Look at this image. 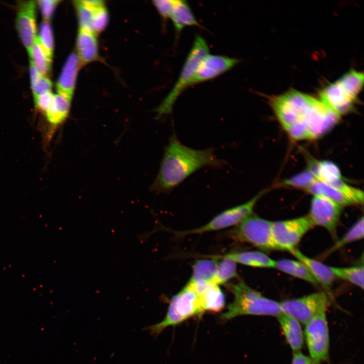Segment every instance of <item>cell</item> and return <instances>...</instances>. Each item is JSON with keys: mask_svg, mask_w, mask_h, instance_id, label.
<instances>
[{"mask_svg": "<svg viewBox=\"0 0 364 364\" xmlns=\"http://www.w3.org/2000/svg\"><path fill=\"white\" fill-rule=\"evenodd\" d=\"M268 102L284 129L295 140L320 138L340 117L320 98L293 88L269 97Z\"/></svg>", "mask_w": 364, "mask_h": 364, "instance_id": "obj_1", "label": "cell"}, {"mask_svg": "<svg viewBox=\"0 0 364 364\" xmlns=\"http://www.w3.org/2000/svg\"><path fill=\"white\" fill-rule=\"evenodd\" d=\"M225 163L217 158L213 148H191L183 144L173 133L164 150L151 189L156 193L170 192L198 170L207 166L221 167Z\"/></svg>", "mask_w": 364, "mask_h": 364, "instance_id": "obj_2", "label": "cell"}, {"mask_svg": "<svg viewBox=\"0 0 364 364\" xmlns=\"http://www.w3.org/2000/svg\"><path fill=\"white\" fill-rule=\"evenodd\" d=\"M233 301L229 304L221 319L227 321L241 315L277 316L281 312L279 302L268 298L240 281L231 287Z\"/></svg>", "mask_w": 364, "mask_h": 364, "instance_id": "obj_3", "label": "cell"}, {"mask_svg": "<svg viewBox=\"0 0 364 364\" xmlns=\"http://www.w3.org/2000/svg\"><path fill=\"white\" fill-rule=\"evenodd\" d=\"M363 85V73L350 69L322 89L319 98L341 116L353 109Z\"/></svg>", "mask_w": 364, "mask_h": 364, "instance_id": "obj_4", "label": "cell"}, {"mask_svg": "<svg viewBox=\"0 0 364 364\" xmlns=\"http://www.w3.org/2000/svg\"><path fill=\"white\" fill-rule=\"evenodd\" d=\"M199 294L187 284L178 293L171 298L167 312L162 321L145 327L154 336H157L169 326H175L188 319L202 316L205 312Z\"/></svg>", "mask_w": 364, "mask_h": 364, "instance_id": "obj_5", "label": "cell"}, {"mask_svg": "<svg viewBox=\"0 0 364 364\" xmlns=\"http://www.w3.org/2000/svg\"><path fill=\"white\" fill-rule=\"evenodd\" d=\"M209 54V48L206 41L201 35H197L177 80L169 93L155 110L157 118L171 112L177 99L188 88V83L195 75L199 64Z\"/></svg>", "mask_w": 364, "mask_h": 364, "instance_id": "obj_6", "label": "cell"}, {"mask_svg": "<svg viewBox=\"0 0 364 364\" xmlns=\"http://www.w3.org/2000/svg\"><path fill=\"white\" fill-rule=\"evenodd\" d=\"M236 240L253 245L262 250H277L272 234V221L252 214L232 230Z\"/></svg>", "mask_w": 364, "mask_h": 364, "instance_id": "obj_7", "label": "cell"}, {"mask_svg": "<svg viewBox=\"0 0 364 364\" xmlns=\"http://www.w3.org/2000/svg\"><path fill=\"white\" fill-rule=\"evenodd\" d=\"M329 303L328 296L324 292L279 302L282 313L304 325L317 314L326 311Z\"/></svg>", "mask_w": 364, "mask_h": 364, "instance_id": "obj_8", "label": "cell"}, {"mask_svg": "<svg viewBox=\"0 0 364 364\" xmlns=\"http://www.w3.org/2000/svg\"><path fill=\"white\" fill-rule=\"evenodd\" d=\"M263 194L264 191H262L248 201L221 212L201 227L189 231L177 232L176 234L181 236L199 234L237 225L253 214V210L256 202Z\"/></svg>", "mask_w": 364, "mask_h": 364, "instance_id": "obj_9", "label": "cell"}, {"mask_svg": "<svg viewBox=\"0 0 364 364\" xmlns=\"http://www.w3.org/2000/svg\"><path fill=\"white\" fill-rule=\"evenodd\" d=\"M314 226L308 215L272 221V234L277 250L291 252L303 236Z\"/></svg>", "mask_w": 364, "mask_h": 364, "instance_id": "obj_10", "label": "cell"}, {"mask_svg": "<svg viewBox=\"0 0 364 364\" xmlns=\"http://www.w3.org/2000/svg\"><path fill=\"white\" fill-rule=\"evenodd\" d=\"M304 335L310 357L317 364L327 361L329 356V334L326 311L305 325Z\"/></svg>", "mask_w": 364, "mask_h": 364, "instance_id": "obj_11", "label": "cell"}, {"mask_svg": "<svg viewBox=\"0 0 364 364\" xmlns=\"http://www.w3.org/2000/svg\"><path fill=\"white\" fill-rule=\"evenodd\" d=\"M342 207L328 198L314 195L308 216L314 226L325 228L335 238Z\"/></svg>", "mask_w": 364, "mask_h": 364, "instance_id": "obj_12", "label": "cell"}, {"mask_svg": "<svg viewBox=\"0 0 364 364\" xmlns=\"http://www.w3.org/2000/svg\"><path fill=\"white\" fill-rule=\"evenodd\" d=\"M239 59L219 55H207L199 64L188 87L212 79L234 68Z\"/></svg>", "mask_w": 364, "mask_h": 364, "instance_id": "obj_13", "label": "cell"}, {"mask_svg": "<svg viewBox=\"0 0 364 364\" xmlns=\"http://www.w3.org/2000/svg\"><path fill=\"white\" fill-rule=\"evenodd\" d=\"M36 9L33 1H20L17 6L16 29L28 52L36 37Z\"/></svg>", "mask_w": 364, "mask_h": 364, "instance_id": "obj_14", "label": "cell"}, {"mask_svg": "<svg viewBox=\"0 0 364 364\" xmlns=\"http://www.w3.org/2000/svg\"><path fill=\"white\" fill-rule=\"evenodd\" d=\"M200 295L205 311L218 312L225 305V296L218 285L211 282H188Z\"/></svg>", "mask_w": 364, "mask_h": 364, "instance_id": "obj_15", "label": "cell"}, {"mask_svg": "<svg viewBox=\"0 0 364 364\" xmlns=\"http://www.w3.org/2000/svg\"><path fill=\"white\" fill-rule=\"evenodd\" d=\"M79 66V59L75 53L67 58L56 84L58 94L71 101Z\"/></svg>", "mask_w": 364, "mask_h": 364, "instance_id": "obj_16", "label": "cell"}, {"mask_svg": "<svg viewBox=\"0 0 364 364\" xmlns=\"http://www.w3.org/2000/svg\"><path fill=\"white\" fill-rule=\"evenodd\" d=\"M290 252L306 265L318 284L322 285L327 291L330 290L336 278L330 266L306 256L296 248Z\"/></svg>", "mask_w": 364, "mask_h": 364, "instance_id": "obj_17", "label": "cell"}, {"mask_svg": "<svg viewBox=\"0 0 364 364\" xmlns=\"http://www.w3.org/2000/svg\"><path fill=\"white\" fill-rule=\"evenodd\" d=\"M276 317L293 353L300 352L304 343V334L301 324L292 317L282 312Z\"/></svg>", "mask_w": 364, "mask_h": 364, "instance_id": "obj_18", "label": "cell"}, {"mask_svg": "<svg viewBox=\"0 0 364 364\" xmlns=\"http://www.w3.org/2000/svg\"><path fill=\"white\" fill-rule=\"evenodd\" d=\"M71 101L59 95H54L51 104L45 112L44 116L49 123L51 134L67 118Z\"/></svg>", "mask_w": 364, "mask_h": 364, "instance_id": "obj_19", "label": "cell"}, {"mask_svg": "<svg viewBox=\"0 0 364 364\" xmlns=\"http://www.w3.org/2000/svg\"><path fill=\"white\" fill-rule=\"evenodd\" d=\"M170 18L178 34L187 26H201L195 17L187 2L174 0V5Z\"/></svg>", "mask_w": 364, "mask_h": 364, "instance_id": "obj_20", "label": "cell"}, {"mask_svg": "<svg viewBox=\"0 0 364 364\" xmlns=\"http://www.w3.org/2000/svg\"><path fill=\"white\" fill-rule=\"evenodd\" d=\"M223 257H229L236 262L247 266L261 268H275L276 261L262 252L246 251L230 253Z\"/></svg>", "mask_w": 364, "mask_h": 364, "instance_id": "obj_21", "label": "cell"}, {"mask_svg": "<svg viewBox=\"0 0 364 364\" xmlns=\"http://www.w3.org/2000/svg\"><path fill=\"white\" fill-rule=\"evenodd\" d=\"M306 190L313 195L325 197L341 206L354 204L352 201L340 191L317 179Z\"/></svg>", "mask_w": 364, "mask_h": 364, "instance_id": "obj_22", "label": "cell"}, {"mask_svg": "<svg viewBox=\"0 0 364 364\" xmlns=\"http://www.w3.org/2000/svg\"><path fill=\"white\" fill-rule=\"evenodd\" d=\"M275 268L313 285L318 284L306 265L298 260L282 259L277 260Z\"/></svg>", "mask_w": 364, "mask_h": 364, "instance_id": "obj_23", "label": "cell"}, {"mask_svg": "<svg viewBox=\"0 0 364 364\" xmlns=\"http://www.w3.org/2000/svg\"><path fill=\"white\" fill-rule=\"evenodd\" d=\"M79 59L84 63L95 60L98 54L97 39L94 34L79 31L77 38Z\"/></svg>", "mask_w": 364, "mask_h": 364, "instance_id": "obj_24", "label": "cell"}, {"mask_svg": "<svg viewBox=\"0 0 364 364\" xmlns=\"http://www.w3.org/2000/svg\"><path fill=\"white\" fill-rule=\"evenodd\" d=\"M308 165V170L316 178L326 183H330L341 178L339 167L332 162L311 161Z\"/></svg>", "mask_w": 364, "mask_h": 364, "instance_id": "obj_25", "label": "cell"}, {"mask_svg": "<svg viewBox=\"0 0 364 364\" xmlns=\"http://www.w3.org/2000/svg\"><path fill=\"white\" fill-rule=\"evenodd\" d=\"M218 263V259L213 257H211V259L197 260L193 265L192 275L189 282L194 283L198 281L212 282Z\"/></svg>", "mask_w": 364, "mask_h": 364, "instance_id": "obj_26", "label": "cell"}, {"mask_svg": "<svg viewBox=\"0 0 364 364\" xmlns=\"http://www.w3.org/2000/svg\"><path fill=\"white\" fill-rule=\"evenodd\" d=\"M364 236L363 217H360L348 231L322 255L323 257L341 248L349 243L363 239Z\"/></svg>", "mask_w": 364, "mask_h": 364, "instance_id": "obj_27", "label": "cell"}, {"mask_svg": "<svg viewBox=\"0 0 364 364\" xmlns=\"http://www.w3.org/2000/svg\"><path fill=\"white\" fill-rule=\"evenodd\" d=\"M28 52L30 60L39 73L43 76L48 75L51 69L52 60L47 55L37 37Z\"/></svg>", "mask_w": 364, "mask_h": 364, "instance_id": "obj_28", "label": "cell"}, {"mask_svg": "<svg viewBox=\"0 0 364 364\" xmlns=\"http://www.w3.org/2000/svg\"><path fill=\"white\" fill-rule=\"evenodd\" d=\"M217 259H222L218 262L212 283L217 285L223 284L237 276V262L233 259L221 255L210 256Z\"/></svg>", "mask_w": 364, "mask_h": 364, "instance_id": "obj_29", "label": "cell"}, {"mask_svg": "<svg viewBox=\"0 0 364 364\" xmlns=\"http://www.w3.org/2000/svg\"><path fill=\"white\" fill-rule=\"evenodd\" d=\"M330 267L335 277L348 282L361 289L363 288V265L347 267L333 266Z\"/></svg>", "mask_w": 364, "mask_h": 364, "instance_id": "obj_30", "label": "cell"}, {"mask_svg": "<svg viewBox=\"0 0 364 364\" xmlns=\"http://www.w3.org/2000/svg\"><path fill=\"white\" fill-rule=\"evenodd\" d=\"M37 37L47 55L52 60L54 39L52 27L48 21L44 20L42 22Z\"/></svg>", "mask_w": 364, "mask_h": 364, "instance_id": "obj_31", "label": "cell"}, {"mask_svg": "<svg viewBox=\"0 0 364 364\" xmlns=\"http://www.w3.org/2000/svg\"><path fill=\"white\" fill-rule=\"evenodd\" d=\"M75 5L80 30L94 34L92 27L94 10L83 4L81 1H76Z\"/></svg>", "mask_w": 364, "mask_h": 364, "instance_id": "obj_32", "label": "cell"}, {"mask_svg": "<svg viewBox=\"0 0 364 364\" xmlns=\"http://www.w3.org/2000/svg\"><path fill=\"white\" fill-rule=\"evenodd\" d=\"M316 179L314 175L308 169L284 180L282 185L306 190Z\"/></svg>", "mask_w": 364, "mask_h": 364, "instance_id": "obj_33", "label": "cell"}, {"mask_svg": "<svg viewBox=\"0 0 364 364\" xmlns=\"http://www.w3.org/2000/svg\"><path fill=\"white\" fill-rule=\"evenodd\" d=\"M34 100L47 93L51 92L52 83L47 77L40 75L36 80L31 82Z\"/></svg>", "mask_w": 364, "mask_h": 364, "instance_id": "obj_34", "label": "cell"}, {"mask_svg": "<svg viewBox=\"0 0 364 364\" xmlns=\"http://www.w3.org/2000/svg\"><path fill=\"white\" fill-rule=\"evenodd\" d=\"M108 21V14L104 6L94 10L92 27L94 34L102 31Z\"/></svg>", "mask_w": 364, "mask_h": 364, "instance_id": "obj_35", "label": "cell"}, {"mask_svg": "<svg viewBox=\"0 0 364 364\" xmlns=\"http://www.w3.org/2000/svg\"><path fill=\"white\" fill-rule=\"evenodd\" d=\"M153 2L158 12L163 18H170L174 5L173 0H157Z\"/></svg>", "mask_w": 364, "mask_h": 364, "instance_id": "obj_36", "label": "cell"}, {"mask_svg": "<svg viewBox=\"0 0 364 364\" xmlns=\"http://www.w3.org/2000/svg\"><path fill=\"white\" fill-rule=\"evenodd\" d=\"M57 0H41L37 1L44 20L48 21L52 16L53 13L59 3Z\"/></svg>", "mask_w": 364, "mask_h": 364, "instance_id": "obj_37", "label": "cell"}, {"mask_svg": "<svg viewBox=\"0 0 364 364\" xmlns=\"http://www.w3.org/2000/svg\"><path fill=\"white\" fill-rule=\"evenodd\" d=\"M54 95L50 92L41 95L34 99L36 108L44 114L50 107L53 99Z\"/></svg>", "mask_w": 364, "mask_h": 364, "instance_id": "obj_38", "label": "cell"}, {"mask_svg": "<svg viewBox=\"0 0 364 364\" xmlns=\"http://www.w3.org/2000/svg\"><path fill=\"white\" fill-rule=\"evenodd\" d=\"M291 364H317L309 356L300 352L293 353Z\"/></svg>", "mask_w": 364, "mask_h": 364, "instance_id": "obj_39", "label": "cell"}, {"mask_svg": "<svg viewBox=\"0 0 364 364\" xmlns=\"http://www.w3.org/2000/svg\"><path fill=\"white\" fill-rule=\"evenodd\" d=\"M82 3L92 9L95 10L104 6L102 1H81Z\"/></svg>", "mask_w": 364, "mask_h": 364, "instance_id": "obj_40", "label": "cell"}]
</instances>
